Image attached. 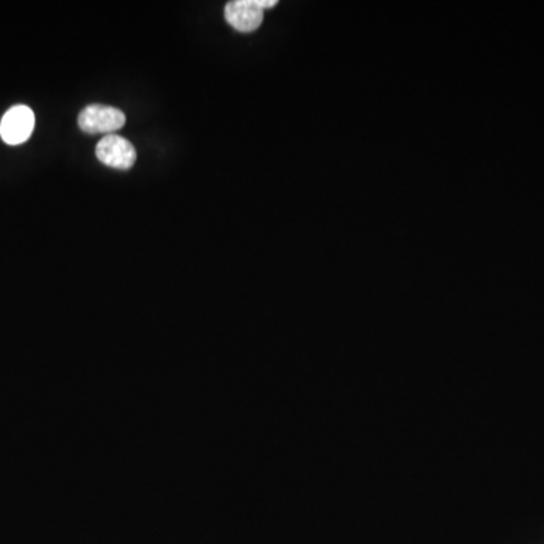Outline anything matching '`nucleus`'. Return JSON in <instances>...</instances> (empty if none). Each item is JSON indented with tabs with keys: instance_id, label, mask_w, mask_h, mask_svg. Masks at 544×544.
<instances>
[{
	"instance_id": "nucleus-1",
	"label": "nucleus",
	"mask_w": 544,
	"mask_h": 544,
	"mask_svg": "<svg viewBox=\"0 0 544 544\" xmlns=\"http://www.w3.org/2000/svg\"><path fill=\"white\" fill-rule=\"evenodd\" d=\"M78 123L81 130L90 135H114L126 124V115L112 106L90 105L79 115Z\"/></svg>"
},
{
	"instance_id": "nucleus-2",
	"label": "nucleus",
	"mask_w": 544,
	"mask_h": 544,
	"mask_svg": "<svg viewBox=\"0 0 544 544\" xmlns=\"http://www.w3.org/2000/svg\"><path fill=\"white\" fill-rule=\"evenodd\" d=\"M35 128V115L24 105L13 106L0 121V137L10 144L19 146L28 141Z\"/></svg>"
},
{
	"instance_id": "nucleus-3",
	"label": "nucleus",
	"mask_w": 544,
	"mask_h": 544,
	"mask_svg": "<svg viewBox=\"0 0 544 544\" xmlns=\"http://www.w3.org/2000/svg\"><path fill=\"white\" fill-rule=\"evenodd\" d=\"M97 159L110 168H132L137 160V151L132 142L119 135H106L96 147Z\"/></svg>"
},
{
	"instance_id": "nucleus-4",
	"label": "nucleus",
	"mask_w": 544,
	"mask_h": 544,
	"mask_svg": "<svg viewBox=\"0 0 544 544\" xmlns=\"http://www.w3.org/2000/svg\"><path fill=\"white\" fill-rule=\"evenodd\" d=\"M225 20L239 33H253L263 22V11L256 0H234L225 5Z\"/></svg>"
},
{
	"instance_id": "nucleus-5",
	"label": "nucleus",
	"mask_w": 544,
	"mask_h": 544,
	"mask_svg": "<svg viewBox=\"0 0 544 544\" xmlns=\"http://www.w3.org/2000/svg\"><path fill=\"white\" fill-rule=\"evenodd\" d=\"M256 4L262 11L270 10L272 6L277 5L275 0H256Z\"/></svg>"
}]
</instances>
